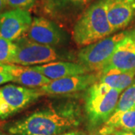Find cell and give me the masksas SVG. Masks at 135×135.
Returning <instances> with one entry per match:
<instances>
[{"instance_id":"obj_1","label":"cell","mask_w":135,"mask_h":135,"mask_svg":"<svg viewBox=\"0 0 135 135\" xmlns=\"http://www.w3.org/2000/svg\"><path fill=\"white\" fill-rule=\"evenodd\" d=\"M78 125L72 116L59 113L52 108L35 111L6 127L11 135H59Z\"/></svg>"},{"instance_id":"obj_2","label":"cell","mask_w":135,"mask_h":135,"mask_svg":"<svg viewBox=\"0 0 135 135\" xmlns=\"http://www.w3.org/2000/svg\"><path fill=\"white\" fill-rule=\"evenodd\" d=\"M114 33L107 17L106 0H96L75 21L73 38L78 46H87Z\"/></svg>"},{"instance_id":"obj_3","label":"cell","mask_w":135,"mask_h":135,"mask_svg":"<svg viewBox=\"0 0 135 135\" xmlns=\"http://www.w3.org/2000/svg\"><path fill=\"white\" fill-rule=\"evenodd\" d=\"M121 92L98 81L87 89L85 110L90 126L97 127L107 122L116 110Z\"/></svg>"},{"instance_id":"obj_4","label":"cell","mask_w":135,"mask_h":135,"mask_svg":"<svg viewBox=\"0 0 135 135\" xmlns=\"http://www.w3.org/2000/svg\"><path fill=\"white\" fill-rule=\"evenodd\" d=\"M126 32L127 31H122L85 46L77 55L79 63L90 71L101 72L111 58L117 44L126 36Z\"/></svg>"},{"instance_id":"obj_5","label":"cell","mask_w":135,"mask_h":135,"mask_svg":"<svg viewBox=\"0 0 135 135\" xmlns=\"http://www.w3.org/2000/svg\"><path fill=\"white\" fill-rule=\"evenodd\" d=\"M43 93L37 88L8 84L0 87V119L13 116L38 100Z\"/></svg>"},{"instance_id":"obj_6","label":"cell","mask_w":135,"mask_h":135,"mask_svg":"<svg viewBox=\"0 0 135 135\" xmlns=\"http://www.w3.org/2000/svg\"><path fill=\"white\" fill-rule=\"evenodd\" d=\"M14 42L17 50L11 64L34 66L56 62L60 59L59 53L53 47L32 42L25 35Z\"/></svg>"},{"instance_id":"obj_7","label":"cell","mask_w":135,"mask_h":135,"mask_svg":"<svg viewBox=\"0 0 135 135\" xmlns=\"http://www.w3.org/2000/svg\"><path fill=\"white\" fill-rule=\"evenodd\" d=\"M98 80L99 73H88L52 80L50 83L38 89L43 95H70L88 89Z\"/></svg>"},{"instance_id":"obj_8","label":"cell","mask_w":135,"mask_h":135,"mask_svg":"<svg viewBox=\"0 0 135 135\" xmlns=\"http://www.w3.org/2000/svg\"><path fill=\"white\" fill-rule=\"evenodd\" d=\"M110 70L135 73V28L127 31L126 36L117 44L105 67L99 73Z\"/></svg>"},{"instance_id":"obj_9","label":"cell","mask_w":135,"mask_h":135,"mask_svg":"<svg viewBox=\"0 0 135 135\" xmlns=\"http://www.w3.org/2000/svg\"><path fill=\"white\" fill-rule=\"evenodd\" d=\"M29 11L10 9L0 15V36L15 41L26 35L32 23Z\"/></svg>"},{"instance_id":"obj_10","label":"cell","mask_w":135,"mask_h":135,"mask_svg":"<svg viewBox=\"0 0 135 135\" xmlns=\"http://www.w3.org/2000/svg\"><path fill=\"white\" fill-rule=\"evenodd\" d=\"M92 0H41L45 15L62 22L77 20L91 4Z\"/></svg>"},{"instance_id":"obj_11","label":"cell","mask_w":135,"mask_h":135,"mask_svg":"<svg viewBox=\"0 0 135 135\" xmlns=\"http://www.w3.org/2000/svg\"><path fill=\"white\" fill-rule=\"evenodd\" d=\"M25 36L32 42L50 47L58 45L65 39L61 29L46 17H34Z\"/></svg>"},{"instance_id":"obj_12","label":"cell","mask_w":135,"mask_h":135,"mask_svg":"<svg viewBox=\"0 0 135 135\" xmlns=\"http://www.w3.org/2000/svg\"><path fill=\"white\" fill-rule=\"evenodd\" d=\"M107 17L114 32L135 20V0H106Z\"/></svg>"},{"instance_id":"obj_13","label":"cell","mask_w":135,"mask_h":135,"mask_svg":"<svg viewBox=\"0 0 135 135\" xmlns=\"http://www.w3.org/2000/svg\"><path fill=\"white\" fill-rule=\"evenodd\" d=\"M29 67L41 73L51 81L64 77L90 73V71L81 64L69 62H53Z\"/></svg>"},{"instance_id":"obj_14","label":"cell","mask_w":135,"mask_h":135,"mask_svg":"<svg viewBox=\"0 0 135 135\" xmlns=\"http://www.w3.org/2000/svg\"><path fill=\"white\" fill-rule=\"evenodd\" d=\"M1 67L13 77V82L29 88H40L51 82L50 80L29 66L15 64H2Z\"/></svg>"},{"instance_id":"obj_15","label":"cell","mask_w":135,"mask_h":135,"mask_svg":"<svg viewBox=\"0 0 135 135\" xmlns=\"http://www.w3.org/2000/svg\"><path fill=\"white\" fill-rule=\"evenodd\" d=\"M135 130V110L113 113L104 124L100 133L102 135H111L114 131Z\"/></svg>"},{"instance_id":"obj_16","label":"cell","mask_w":135,"mask_h":135,"mask_svg":"<svg viewBox=\"0 0 135 135\" xmlns=\"http://www.w3.org/2000/svg\"><path fill=\"white\" fill-rule=\"evenodd\" d=\"M134 78L135 73L134 72H122L117 70H110L106 72L99 73L98 82L123 92L134 83Z\"/></svg>"},{"instance_id":"obj_17","label":"cell","mask_w":135,"mask_h":135,"mask_svg":"<svg viewBox=\"0 0 135 135\" xmlns=\"http://www.w3.org/2000/svg\"><path fill=\"white\" fill-rule=\"evenodd\" d=\"M135 110V83L125 89L119 96L114 113Z\"/></svg>"},{"instance_id":"obj_18","label":"cell","mask_w":135,"mask_h":135,"mask_svg":"<svg viewBox=\"0 0 135 135\" xmlns=\"http://www.w3.org/2000/svg\"><path fill=\"white\" fill-rule=\"evenodd\" d=\"M17 50V45L14 41L0 36V63L11 64Z\"/></svg>"},{"instance_id":"obj_19","label":"cell","mask_w":135,"mask_h":135,"mask_svg":"<svg viewBox=\"0 0 135 135\" xmlns=\"http://www.w3.org/2000/svg\"><path fill=\"white\" fill-rule=\"evenodd\" d=\"M35 1L36 0H5L8 8L26 11H29L33 7Z\"/></svg>"},{"instance_id":"obj_20","label":"cell","mask_w":135,"mask_h":135,"mask_svg":"<svg viewBox=\"0 0 135 135\" xmlns=\"http://www.w3.org/2000/svg\"><path fill=\"white\" fill-rule=\"evenodd\" d=\"M8 82H13V77L0 65V85Z\"/></svg>"},{"instance_id":"obj_21","label":"cell","mask_w":135,"mask_h":135,"mask_svg":"<svg viewBox=\"0 0 135 135\" xmlns=\"http://www.w3.org/2000/svg\"><path fill=\"white\" fill-rule=\"evenodd\" d=\"M112 134L113 135H135L134 132L129 131H114Z\"/></svg>"},{"instance_id":"obj_22","label":"cell","mask_w":135,"mask_h":135,"mask_svg":"<svg viewBox=\"0 0 135 135\" xmlns=\"http://www.w3.org/2000/svg\"><path fill=\"white\" fill-rule=\"evenodd\" d=\"M6 8H8V7L5 0H0V15L6 11Z\"/></svg>"},{"instance_id":"obj_23","label":"cell","mask_w":135,"mask_h":135,"mask_svg":"<svg viewBox=\"0 0 135 135\" xmlns=\"http://www.w3.org/2000/svg\"><path fill=\"white\" fill-rule=\"evenodd\" d=\"M59 135H85L83 133L79 132V131H71V132H65L63 134Z\"/></svg>"},{"instance_id":"obj_24","label":"cell","mask_w":135,"mask_h":135,"mask_svg":"<svg viewBox=\"0 0 135 135\" xmlns=\"http://www.w3.org/2000/svg\"><path fill=\"white\" fill-rule=\"evenodd\" d=\"M0 135H11V134H8L4 133V132H2V131H0Z\"/></svg>"},{"instance_id":"obj_25","label":"cell","mask_w":135,"mask_h":135,"mask_svg":"<svg viewBox=\"0 0 135 135\" xmlns=\"http://www.w3.org/2000/svg\"><path fill=\"white\" fill-rule=\"evenodd\" d=\"M133 132H134V133H135V130H134V131H133Z\"/></svg>"},{"instance_id":"obj_26","label":"cell","mask_w":135,"mask_h":135,"mask_svg":"<svg viewBox=\"0 0 135 135\" xmlns=\"http://www.w3.org/2000/svg\"><path fill=\"white\" fill-rule=\"evenodd\" d=\"M111 135H113V134H111Z\"/></svg>"},{"instance_id":"obj_27","label":"cell","mask_w":135,"mask_h":135,"mask_svg":"<svg viewBox=\"0 0 135 135\" xmlns=\"http://www.w3.org/2000/svg\"><path fill=\"white\" fill-rule=\"evenodd\" d=\"M134 83H135V80H134Z\"/></svg>"}]
</instances>
